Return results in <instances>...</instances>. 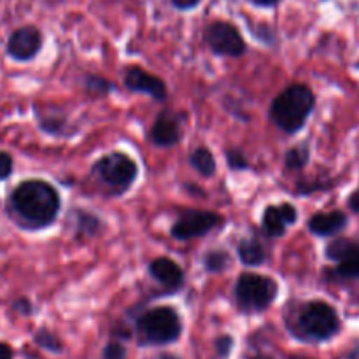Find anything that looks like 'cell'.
I'll use <instances>...</instances> for the list:
<instances>
[{"label":"cell","instance_id":"obj_29","mask_svg":"<svg viewBox=\"0 0 359 359\" xmlns=\"http://www.w3.org/2000/svg\"><path fill=\"white\" fill-rule=\"evenodd\" d=\"M13 309H14V311H16V312H20V314H23V316L32 314V311H34V309H32L30 300H27V298H20V300L14 302Z\"/></svg>","mask_w":359,"mask_h":359},{"label":"cell","instance_id":"obj_28","mask_svg":"<svg viewBox=\"0 0 359 359\" xmlns=\"http://www.w3.org/2000/svg\"><path fill=\"white\" fill-rule=\"evenodd\" d=\"M231 349H233V339L230 335H221L216 340V351L219 356L226 358L231 353Z\"/></svg>","mask_w":359,"mask_h":359},{"label":"cell","instance_id":"obj_10","mask_svg":"<svg viewBox=\"0 0 359 359\" xmlns=\"http://www.w3.org/2000/svg\"><path fill=\"white\" fill-rule=\"evenodd\" d=\"M123 84L132 93H144L158 102H165L168 98V88L161 77L147 72L144 67L130 65L123 74Z\"/></svg>","mask_w":359,"mask_h":359},{"label":"cell","instance_id":"obj_1","mask_svg":"<svg viewBox=\"0 0 359 359\" xmlns=\"http://www.w3.org/2000/svg\"><path fill=\"white\" fill-rule=\"evenodd\" d=\"M9 209L28 230H44L56 223L62 210L58 189L44 179H27L13 189Z\"/></svg>","mask_w":359,"mask_h":359},{"label":"cell","instance_id":"obj_36","mask_svg":"<svg viewBox=\"0 0 359 359\" xmlns=\"http://www.w3.org/2000/svg\"><path fill=\"white\" fill-rule=\"evenodd\" d=\"M252 359H270V358H266V356H256V358H252Z\"/></svg>","mask_w":359,"mask_h":359},{"label":"cell","instance_id":"obj_4","mask_svg":"<svg viewBox=\"0 0 359 359\" xmlns=\"http://www.w3.org/2000/svg\"><path fill=\"white\" fill-rule=\"evenodd\" d=\"M137 333L146 346H168L181 337L182 319L170 305H158L137 318Z\"/></svg>","mask_w":359,"mask_h":359},{"label":"cell","instance_id":"obj_13","mask_svg":"<svg viewBox=\"0 0 359 359\" xmlns=\"http://www.w3.org/2000/svg\"><path fill=\"white\" fill-rule=\"evenodd\" d=\"M147 272H149L151 279H154L158 284L163 286L167 294H174L184 287V270L181 269V265L177 262H174L172 258H167V256L154 258L147 265Z\"/></svg>","mask_w":359,"mask_h":359},{"label":"cell","instance_id":"obj_37","mask_svg":"<svg viewBox=\"0 0 359 359\" xmlns=\"http://www.w3.org/2000/svg\"><path fill=\"white\" fill-rule=\"evenodd\" d=\"M290 359H305V358H297V356H294V358H290Z\"/></svg>","mask_w":359,"mask_h":359},{"label":"cell","instance_id":"obj_33","mask_svg":"<svg viewBox=\"0 0 359 359\" xmlns=\"http://www.w3.org/2000/svg\"><path fill=\"white\" fill-rule=\"evenodd\" d=\"M252 2L256 4V6H262V7H272L276 6L279 0H252Z\"/></svg>","mask_w":359,"mask_h":359},{"label":"cell","instance_id":"obj_27","mask_svg":"<svg viewBox=\"0 0 359 359\" xmlns=\"http://www.w3.org/2000/svg\"><path fill=\"white\" fill-rule=\"evenodd\" d=\"M14 170V160L7 151H0V181L11 177Z\"/></svg>","mask_w":359,"mask_h":359},{"label":"cell","instance_id":"obj_8","mask_svg":"<svg viewBox=\"0 0 359 359\" xmlns=\"http://www.w3.org/2000/svg\"><path fill=\"white\" fill-rule=\"evenodd\" d=\"M205 42L214 55L230 56V58H238L248 49L238 28L228 21L210 23L205 30Z\"/></svg>","mask_w":359,"mask_h":359},{"label":"cell","instance_id":"obj_24","mask_svg":"<svg viewBox=\"0 0 359 359\" xmlns=\"http://www.w3.org/2000/svg\"><path fill=\"white\" fill-rule=\"evenodd\" d=\"M35 344L41 346L42 349L51 351V353H62L63 351V342L58 339V335L53 332H49L48 328H41L34 337Z\"/></svg>","mask_w":359,"mask_h":359},{"label":"cell","instance_id":"obj_11","mask_svg":"<svg viewBox=\"0 0 359 359\" xmlns=\"http://www.w3.org/2000/svg\"><path fill=\"white\" fill-rule=\"evenodd\" d=\"M298 221V209L290 202L266 205L262 214V230L266 237L280 238L286 235L287 228Z\"/></svg>","mask_w":359,"mask_h":359},{"label":"cell","instance_id":"obj_3","mask_svg":"<svg viewBox=\"0 0 359 359\" xmlns=\"http://www.w3.org/2000/svg\"><path fill=\"white\" fill-rule=\"evenodd\" d=\"M340 332L337 309L325 300H311L302 305L294 323V333L307 342H326Z\"/></svg>","mask_w":359,"mask_h":359},{"label":"cell","instance_id":"obj_20","mask_svg":"<svg viewBox=\"0 0 359 359\" xmlns=\"http://www.w3.org/2000/svg\"><path fill=\"white\" fill-rule=\"evenodd\" d=\"M309 161H311V147H309V144H298V146L290 147L284 154V165H286L287 170H304Z\"/></svg>","mask_w":359,"mask_h":359},{"label":"cell","instance_id":"obj_5","mask_svg":"<svg viewBox=\"0 0 359 359\" xmlns=\"http://www.w3.org/2000/svg\"><path fill=\"white\" fill-rule=\"evenodd\" d=\"M279 284L273 277L256 272H245L237 279L233 287V298L238 311L245 314H258L270 309L277 300Z\"/></svg>","mask_w":359,"mask_h":359},{"label":"cell","instance_id":"obj_23","mask_svg":"<svg viewBox=\"0 0 359 359\" xmlns=\"http://www.w3.org/2000/svg\"><path fill=\"white\" fill-rule=\"evenodd\" d=\"M333 276L344 280L359 279V251L353 252L347 258H344L342 262H339L337 269L333 270Z\"/></svg>","mask_w":359,"mask_h":359},{"label":"cell","instance_id":"obj_21","mask_svg":"<svg viewBox=\"0 0 359 359\" xmlns=\"http://www.w3.org/2000/svg\"><path fill=\"white\" fill-rule=\"evenodd\" d=\"M83 86L86 93L93 98H104L116 91V84L105 77L97 76V74H88L83 81Z\"/></svg>","mask_w":359,"mask_h":359},{"label":"cell","instance_id":"obj_25","mask_svg":"<svg viewBox=\"0 0 359 359\" xmlns=\"http://www.w3.org/2000/svg\"><path fill=\"white\" fill-rule=\"evenodd\" d=\"M226 163L231 170L237 172H244L251 168V163H249V160L245 158V154L242 153L241 149H235V147L226 149Z\"/></svg>","mask_w":359,"mask_h":359},{"label":"cell","instance_id":"obj_32","mask_svg":"<svg viewBox=\"0 0 359 359\" xmlns=\"http://www.w3.org/2000/svg\"><path fill=\"white\" fill-rule=\"evenodd\" d=\"M0 359H13V349L4 342H0Z\"/></svg>","mask_w":359,"mask_h":359},{"label":"cell","instance_id":"obj_34","mask_svg":"<svg viewBox=\"0 0 359 359\" xmlns=\"http://www.w3.org/2000/svg\"><path fill=\"white\" fill-rule=\"evenodd\" d=\"M347 359H359V347H356V349H354L353 353H351L349 356H347Z\"/></svg>","mask_w":359,"mask_h":359},{"label":"cell","instance_id":"obj_6","mask_svg":"<svg viewBox=\"0 0 359 359\" xmlns=\"http://www.w3.org/2000/svg\"><path fill=\"white\" fill-rule=\"evenodd\" d=\"M91 174L104 186H107L112 195H123L137 181L139 165L130 154L123 151H112L98 158L91 167Z\"/></svg>","mask_w":359,"mask_h":359},{"label":"cell","instance_id":"obj_19","mask_svg":"<svg viewBox=\"0 0 359 359\" xmlns=\"http://www.w3.org/2000/svg\"><path fill=\"white\" fill-rule=\"evenodd\" d=\"M231 262H233V259H231L230 252H228L226 249H221V248L210 249V251H207L202 258L203 270H205L207 273L226 272V270L231 266Z\"/></svg>","mask_w":359,"mask_h":359},{"label":"cell","instance_id":"obj_22","mask_svg":"<svg viewBox=\"0 0 359 359\" xmlns=\"http://www.w3.org/2000/svg\"><path fill=\"white\" fill-rule=\"evenodd\" d=\"M359 251V244L358 242H353L349 241V238H335L333 242H330L328 245H326V258L330 259V262H342L344 258H347L349 255H353V252Z\"/></svg>","mask_w":359,"mask_h":359},{"label":"cell","instance_id":"obj_12","mask_svg":"<svg viewBox=\"0 0 359 359\" xmlns=\"http://www.w3.org/2000/svg\"><path fill=\"white\" fill-rule=\"evenodd\" d=\"M42 48V34L35 27H21L7 41V55L16 62H30Z\"/></svg>","mask_w":359,"mask_h":359},{"label":"cell","instance_id":"obj_31","mask_svg":"<svg viewBox=\"0 0 359 359\" xmlns=\"http://www.w3.org/2000/svg\"><path fill=\"white\" fill-rule=\"evenodd\" d=\"M347 205H349L351 210H354V212L359 214V188L356 191L351 193L349 200H347Z\"/></svg>","mask_w":359,"mask_h":359},{"label":"cell","instance_id":"obj_30","mask_svg":"<svg viewBox=\"0 0 359 359\" xmlns=\"http://www.w3.org/2000/svg\"><path fill=\"white\" fill-rule=\"evenodd\" d=\"M198 2L200 0H172V4H174V6L181 11L193 9V7L198 6Z\"/></svg>","mask_w":359,"mask_h":359},{"label":"cell","instance_id":"obj_35","mask_svg":"<svg viewBox=\"0 0 359 359\" xmlns=\"http://www.w3.org/2000/svg\"><path fill=\"white\" fill-rule=\"evenodd\" d=\"M160 359H179L177 356H172V354H161Z\"/></svg>","mask_w":359,"mask_h":359},{"label":"cell","instance_id":"obj_14","mask_svg":"<svg viewBox=\"0 0 359 359\" xmlns=\"http://www.w3.org/2000/svg\"><path fill=\"white\" fill-rule=\"evenodd\" d=\"M347 223H349V219L342 210H330V212H316L309 219L307 226L309 231L316 237L328 238L342 233L347 228Z\"/></svg>","mask_w":359,"mask_h":359},{"label":"cell","instance_id":"obj_17","mask_svg":"<svg viewBox=\"0 0 359 359\" xmlns=\"http://www.w3.org/2000/svg\"><path fill=\"white\" fill-rule=\"evenodd\" d=\"M189 165H191L193 170L198 172L202 177H212L217 170V161L216 156H214L212 151L209 147H196L189 153Z\"/></svg>","mask_w":359,"mask_h":359},{"label":"cell","instance_id":"obj_26","mask_svg":"<svg viewBox=\"0 0 359 359\" xmlns=\"http://www.w3.org/2000/svg\"><path fill=\"white\" fill-rule=\"evenodd\" d=\"M102 359H126L125 346L119 342H116V340H112V342H109L107 346H105L104 354H102Z\"/></svg>","mask_w":359,"mask_h":359},{"label":"cell","instance_id":"obj_2","mask_svg":"<svg viewBox=\"0 0 359 359\" xmlns=\"http://www.w3.org/2000/svg\"><path fill=\"white\" fill-rule=\"evenodd\" d=\"M316 107V95L309 84L293 83L284 88L270 105V119L287 135L302 132Z\"/></svg>","mask_w":359,"mask_h":359},{"label":"cell","instance_id":"obj_18","mask_svg":"<svg viewBox=\"0 0 359 359\" xmlns=\"http://www.w3.org/2000/svg\"><path fill=\"white\" fill-rule=\"evenodd\" d=\"M74 224H76V235L77 237H88L93 238L97 235L102 233L104 230V221L100 219L95 214L88 212V210H76V219H74Z\"/></svg>","mask_w":359,"mask_h":359},{"label":"cell","instance_id":"obj_16","mask_svg":"<svg viewBox=\"0 0 359 359\" xmlns=\"http://www.w3.org/2000/svg\"><path fill=\"white\" fill-rule=\"evenodd\" d=\"M237 255L238 259L242 262V265L245 266H262L266 262L269 255H266V249L258 238H242L237 244Z\"/></svg>","mask_w":359,"mask_h":359},{"label":"cell","instance_id":"obj_15","mask_svg":"<svg viewBox=\"0 0 359 359\" xmlns=\"http://www.w3.org/2000/svg\"><path fill=\"white\" fill-rule=\"evenodd\" d=\"M39 128L53 137H69V118L63 111L49 109V111H37Z\"/></svg>","mask_w":359,"mask_h":359},{"label":"cell","instance_id":"obj_7","mask_svg":"<svg viewBox=\"0 0 359 359\" xmlns=\"http://www.w3.org/2000/svg\"><path fill=\"white\" fill-rule=\"evenodd\" d=\"M221 224H224V217L221 214L210 212V210L182 209L172 224L170 235L175 241L188 242L210 233Z\"/></svg>","mask_w":359,"mask_h":359},{"label":"cell","instance_id":"obj_9","mask_svg":"<svg viewBox=\"0 0 359 359\" xmlns=\"http://www.w3.org/2000/svg\"><path fill=\"white\" fill-rule=\"evenodd\" d=\"M182 119H186V114H179L174 111H161L149 130L151 142L156 147H163V149L177 146L184 135V121Z\"/></svg>","mask_w":359,"mask_h":359}]
</instances>
